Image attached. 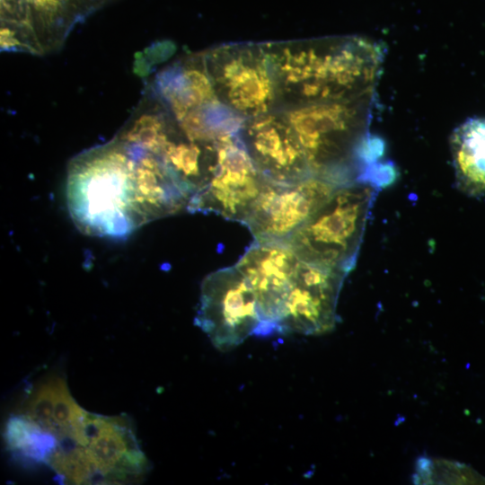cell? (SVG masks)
<instances>
[{"label":"cell","instance_id":"2","mask_svg":"<svg viewBox=\"0 0 485 485\" xmlns=\"http://www.w3.org/2000/svg\"><path fill=\"white\" fill-rule=\"evenodd\" d=\"M278 110L374 95L381 48L360 37L264 42Z\"/></svg>","mask_w":485,"mask_h":485},{"label":"cell","instance_id":"15","mask_svg":"<svg viewBox=\"0 0 485 485\" xmlns=\"http://www.w3.org/2000/svg\"><path fill=\"white\" fill-rule=\"evenodd\" d=\"M415 483L480 484L485 478L457 462L422 457L416 464Z\"/></svg>","mask_w":485,"mask_h":485},{"label":"cell","instance_id":"14","mask_svg":"<svg viewBox=\"0 0 485 485\" xmlns=\"http://www.w3.org/2000/svg\"><path fill=\"white\" fill-rule=\"evenodd\" d=\"M4 441L14 454L34 462H48L58 440L27 416L12 417L4 428Z\"/></svg>","mask_w":485,"mask_h":485},{"label":"cell","instance_id":"11","mask_svg":"<svg viewBox=\"0 0 485 485\" xmlns=\"http://www.w3.org/2000/svg\"><path fill=\"white\" fill-rule=\"evenodd\" d=\"M68 436L86 448L102 481L119 483L147 469V460L125 418L86 412Z\"/></svg>","mask_w":485,"mask_h":485},{"label":"cell","instance_id":"12","mask_svg":"<svg viewBox=\"0 0 485 485\" xmlns=\"http://www.w3.org/2000/svg\"><path fill=\"white\" fill-rule=\"evenodd\" d=\"M299 261L287 242L254 240L234 265L254 292L264 336L276 332L277 321Z\"/></svg>","mask_w":485,"mask_h":485},{"label":"cell","instance_id":"1","mask_svg":"<svg viewBox=\"0 0 485 485\" xmlns=\"http://www.w3.org/2000/svg\"><path fill=\"white\" fill-rule=\"evenodd\" d=\"M66 200L83 233L118 238L187 209L190 198L162 160L121 128L70 162Z\"/></svg>","mask_w":485,"mask_h":485},{"label":"cell","instance_id":"3","mask_svg":"<svg viewBox=\"0 0 485 485\" xmlns=\"http://www.w3.org/2000/svg\"><path fill=\"white\" fill-rule=\"evenodd\" d=\"M374 95L293 108L292 125L313 176L337 186L368 181L382 162L380 137L369 133Z\"/></svg>","mask_w":485,"mask_h":485},{"label":"cell","instance_id":"10","mask_svg":"<svg viewBox=\"0 0 485 485\" xmlns=\"http://www.w3.org/2000/svg\"><path fill=\"white\" fill-rule=\"evenodd\" d=\"M237 135L265 180L291 183L313 176L296 133L283 112L245 119Z\"/></svg>","mask_w":485,"mask_h":485},{"label":"cell","instance_id":"8","mask_svg":"<svg viewBox=\"0 0 485 485\" xmlns=\"http://www.w3.org/2000/svg\"><path fill=\"white\" fill-rule=\"evenodd\" d=\"M348 275L300 260L277 321L276 333L322 335L333 331L338 322L340 293Z\"/></svg>","mask_w":485,"mask_h":485},{"label":"cell","instance_id":"16","mask_svg":"<svg viewBox=\"0 0 485 485\" xmlns=\"http://www.w3.org/2000/svg\"><path fill=\"white\" fill-rule=\"evenodd\" d=\"M62 377L48 376L34 388L25 405V416L55 435L54 409Z\"/></svg>","mask_w":485,"mask_h":485},{"label":"cell","instance_id":"5","mask_svg":"<svg viewBox=\"0 0 485 485\" xmlns=\"http://www.w3.org/2000/svg\"><path fill=\"white\" fill-rule=\"evenodd\" d=\"M218 101L243 119L278 110L273 73L264 44L228 43L202 53Z\"/></svg>","mask_w":485,"mask_h":485},{"label":"cell","instance_id":"4","mask_svg":"<svg viewBox=\"0 0 485 485\" xmlns=\"http://www.w3.org/2000/svg\"><path fill=\"white\" fill-rule=\"evenodd\" d=\"M378 191L365 182L338 186L287 242L301 260L348 274Z\"/></svg>","mask_w":485,"mask_h":485},{"label":"cell","instance_id":"13","mask_svg":"<svg viewBox=\"0 0 485 485\" xmlns=\"http://www.w3.org/2000/svg\"><path fill=\"white\" fill-rule=\"evenodd\" d=\"M450 149L455 184L470 197L485 195V118H472L453 131Z\"/></svg>","mask_w":485,"mask_h":485},{"label":"cell","instance_id":"7","mask_svg":"<svg viewBox=\"0 0 485 485\" xmlns=\"http://www.w3.org/2000/svg\"><path fill=\"white\" fill-rule=\"evenodd\" d=\"M337 187L316 176L291 183L266 180L242 224L254 240L287 242Z\"/></svg>","mask_w":485,"mask_h":485},{"label":"cell","instance_id":"9","mask_svg":"<svg viewBox=\"0 0 485 485\" xmlns=\"http://www.w3.org/2000/svg\"><path fill=\"white\" fill-rule=\"evenodd\" d=\"M237 132L219 138L215 172L190 199L187 211L214 213L240 223L246 216L266 180L252 163Z\"/></svg>","mask_w":485,"mask_h":485},{"label":"cell","instance_id":"6","mask_svg":"<svg viewBox=\"0 0 485 485\" xmlns=\"http://www.w3.org/2000/svg\"><path fill=\"white\" fill-rule=\"evenodd\" d=\"M194 322L222 352L235 348L251 335L264 336L254 292L235 266L217 269L204 278Z\"/></svg>","mask_w":485,"mask_h":485}]
</instances>
